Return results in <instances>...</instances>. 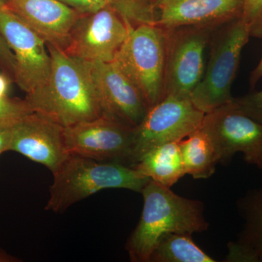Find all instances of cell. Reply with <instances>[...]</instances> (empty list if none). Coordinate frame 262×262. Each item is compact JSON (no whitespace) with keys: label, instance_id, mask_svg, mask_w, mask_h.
I'll use <instances>...</instances> for the list:
<instances>
[{"label":"cell","instance_id":"21","mask_svg":"<svg viewBox=\"0 0 262 262\" xmlns=\"http://www.w3.org/2000/svg\"><path fill=\"white\" fill-rule=\"evenodd\" d=\"M32 113L34 111L27 100L5 98L0 101V125L15 123Z\"/></svg>","mask_w":262,"mask_h":262},{"label":"cell","instance_id":"12","mask_svg":"<svg viewBox=\"0 0 262 262\" xmlns=\"http://www.w3.org/2000/svg\"><path fill=\"white\" fill-rule=\"evenodd\" d=\"M127 34L123 20L107 6L81 15L71 32L65 53L84 61L112 62Z\"/></svg>","mask_w":262,"mask_h":262},{"label":"cell","instance_id":"6","mask_svg":"<svg viewBox=\"0 0 262 262\" xmlns=\"http://www.w3.org/2000/svg\"><path fill=\"white\" fill-rule=\"evenodd\" d=\"M164 29L165 96L190 98L204 75L205 52L216 29L196 26Z\"/></svg>","mask_w":262,"mask_h":262},{"label":"cell","instance_id":"4","mask_svg":"<svg viewBox=\"0 0 262 262\" xmlns=\"http://www.w3.org/2000/svg\"><path fill=\"white\" fill-rule=\"evenodd\" d=\"M212 36L211 56L204 75L190 98L194 106L205 114L233 101L231 89L243 50L251 37L242 18L222 26Z\"/></svg>","mask_w":262,"mask_h":262},{"label":"cell","instance_id":"19","mask_svg":"<svg viewBox=\"0 0 262 262\" xmlns=\"http://www.w3.org/2000/svg\"><path fill=\"white\" fill-rule=\"evenodd\" d=\"M216 261L196 246L191 234L166 233L158 239L149 262Z\"/></svg>","mask_w":262,"mask_h":262},{"label":"cell","instance_id":"16","mask_svg":"<svg viewBox=\"0 0 262 262\" xmlns=\"http://www.w3.org/2000/svg\"><path fill=\"white\" fill-rule=\"evenodd\" d=\"M244 221L237 238L227 245V262H262V187L250 189L237 201Z\"/></svg>","mask_w":262,"mask_h":262},{"label":"cell","instance_id":"2","mask_svg":"<svg viewBox=\"0 0 262 262\" xmlns=\"http://www.w3.org/2000/svg\"><path fill=\"white\" fill-rule=\"evenodd\" d=\"M141 193L144 199L142 213L126 245L131 261L149 262L155 245L163 234L192 235L209 227L201 201L179 196L151 179Z\"/></svg>","mask_w":262,"mask_h":262},{"label":"cell","instance_id":"28","mask_svg":"<svg viewBox=\"0 0 262 262\" xmlns=\"http://www.w3.org/2000/svg\"><path fill=\"white\" fill-rule=\"evenodd\" d=\"M18 258L13 257L0 249V262H16Z\"/></svg>","mask_w":262,"mask_h":262},{"label":"cell","instance_id":"13","mask_svg":"<svg viewBox=\"0 0 262 262\" xmlns=\"http://www.w3.org/2000/svg\"><path fill=\"white\" fill-rule=\"evenodd\" d=\"M8 151H15L56 172L70 156L63 127L37 113L13 124Z\"/></svg>","mask_w":262,"mask_h":262},{"label":"cell","instance_id":"23","mask_svg":"<svg viewBox=\"0 0 262 262\" xmlns=\"http://www.w3.org/2000/svg\"><path fill=\"white\" fill-rule=\"evenodd\" d=\"M232 101L243 113L262 123V90L234 98Z\"/></svg>","mask_w":262,"mask_h":262},{"label":"cell","instance_id":"27","mask_svg":"<svg viewBox=\"0 0 262 262\" xmlns=\"http://www.w3.org/2000/svg\"><path fill=\"white\" fill-rule=\"evenodd\" d=\"M9 80L6 75L0 74V101L8 98Z\"/></svg>","mask_w":262,"mask_h":262},{"label":"cell","instance_id":"24","mask_svg":"<svg viewBox=\"0 0 262 262\" xmlns=\"http://www.w3.org/2000/svg\"><path fill=\"white\" fill-rule=\"evenodd\" d=\"M82 15L95 13L108 6L113 0H59Z\"/></svg>","mask_w":262,"mask_h":262},{"label":"cell","instance_id":"7","mask_svg":"<svg viewBox=\"0 0 262 262\" xmlns=\"http://www.w3.org/2000/svg\"><path fill=\"white\" fill-rule=\"evenodd\" d=\"M205 115L190 98L165 96L149 108L142 122L134 129L131 165L153 148L182 141L199 130Z\"/></svg>","mask_w":262,"mask_h":262},{"label":"cell","instance_id":"30","mask_svg":"<svg viewBox=\"0 0 262 262\" xmlns=\"http://www.w3.org/2000/svg\"><path fill=\"white\" fill-rule=\"evenodd\" d=\"M155 1H156V0H155Z\"/></svg>","mask_w":262,"mask_h":262},{"label":"cell","instance_id":"14","mask_svg":"<svg viewBox=\"0 0 262 262\" xmlns=\"http://www.w3.org/2000/svg\"><path fill=\"white\" fill-rule=\"evenodd\" d=\"M5 8L24 20L46 45L63 52L82 15L59 0H8Z\"/></svg>","mask_w":262,"mask_h":262},{"label":"cell","instance_id":"3","mask_svg":"<svg viewBox=\"0 0 262 262\" xmlns=\"http://www.w3.org/2000/svg\"><path fill=\"white\" fill-rule=\"evenodd\" d=\"M53 175L46 210L55 213H61L77 202L104 189L141 192L150 180L131 165L72 154Z\"/></svg>","mask_w":262,"mask_h":262},{"label":"cell","instance_id":"29","mask_svg":"<svg viewBox=\"0 0 262 262\" xmlns=\"http://www.w3.org/2000/svg\"><path fill=\"white\" fill-rule=\"evenodd\" d=\"M8 2V0H0V8H2V7H5V5H6Z\"/></svg>","mask_w":262,"mask_h":262},{"label":"cell","instance_id":"1","mask_svg":"<svg viewBox=\"0 0 262 262\" xmlns=\"http://www.w3.org/2000/svg\"><path fill=\"white\" fill-rule=\"evenodd\" d=\"M47 47L51 58L47 82L26 98L34 113L63 127L101 116L87 62L48 45Z\"/></svg>","mask_w":262,"mask_h":262},{"label":"cell","instance_id":"18","mask_svg":"<svg viewBox=\"0 0 262 262\" xmlns=\"http://www.w3.org/2000/svg\"><path fill=\"white\" fill-rule=\"evenodd\" d=\"M185 174L194 179L210 178L215 173L218 156L213 141L200 128L179 141Z\"/></svg>","mask_w":262,"mask_h":262},{"label":"cell","instance_id":"17","mask_svg":"<svg viewBox=\"0 0 262 262\" xmlns=\"http://www.w3.org/2000/svg\"><path fill=\"white\" fill-rule=\"evenodd\" d=\"M134 167L144 177L168 188L186 175L179 141L167 143L153 148Z\"/></svg>","mask_w":262,"mask_h":262},{"label":"cell","instance_id":"10","mask_svg":"<svg viewBox=\"0 0 262 262\" xmlns=\"http://www.w3.org/2000/svg\"><path fill=\"white\" fill-rule=\"evenodd\" d=\"M134 129L101 115L94 120L63 127V134L70 154L131 165Z\"/></svg>","mask_w":262,"mask_h":262},{"label":"cell","instance_id":"8","mask_svg":"<svg viewBox=\"0 0 262 262\" xmlns=\"http://www.w3.org/2000/svg\"><path fill=\"white\" fill-rule=\"evenodd\" d=\"M201 128L213 141L219 163L227 164L239 152L246 163L262 170V123L233 101L206 113Z\"/></svg>","mask_w":262,"mask_h":262},{"label":"cell","instance_id":"22","mask_svg":"<svg viewBox=\"0 0 262 262\" xmlns=\"http://www.w3.org/2000/svg\"><path fill=\"white\" fill-rule=\"evenodd\" d=\"M243 20L251 37L262 38V0H244Z\"/></svg>","mask_w":262,"mask_h":262},{"label":"cell","instance_id":"11","mask_svg":"<svg viewBox=\"0 0 262 262\" xmlns=\"http://www.w3.org/2000/svg\"><path fill=\"white\" fill-rule=\"evenodd\" d=\"M87 63L101 115L137 127L150 108L139 89L114 61Z\"/></svg>","mask_w":262,"mask_h":262},{"label":"cell","instance_id":"9","mask_svg":"<svg viewBox=\"0 0 262 262\" xmlns=\"http://www.w3.org/2000/svg\"><path fill=\"white\" fill-rule=\"evenodd\" d=\"M0 34L14 55L13 78L20 89L29 95L42 88L51 67L44 39L5 7L0 8Z\"/></svg>","mask_w":262,"mask_h":262},{"label":"cell","instance_id":"26","mask_svg":"<svg viewBox=\"0 0 262 262\" xmlns=\"http://www.w3.org/2000/svg\"><path fill=\"white\" fill-rule=\"evenodd\" d=\"M262 77V57L258 62L257 66L255 67L254 70L251 72V75L250 76V84L251 87H254L258 81L261 80Z\"/></svg>","mask_w":262,"mask_h":262},{"label":"cell","instance_id":"20","mask_svg":"<svg viewBox=\"0 0 262 262\" xmlns=\"http://www.w3.org/2000/svg\"><path fill=\"white\" fill-rule=\"evenodd\" d=\"M108 6L123 20L128 30L158 25L160 13L155 0H113Z\"/></svg>","mask_w":262,"mask_h":262},{"label":"cell","instance_id":"5","mask_svg":"<svg viewBox=\"0 0 262 262\" xmlns=\"http://www.w3.org/2000/svg\"><path fill=\"white\" fill-rule=\"evenodd\" d=\"M113 61L139 89L149 107L165 97V29L158 26L130 29Z\"/></svg>","mask_w":262,"mask_h":262},{"label":"cell","instance_id":"15","mask_svg":"<svg viewBox=\"0 0 262 262\" xmlns=\"http://www.w3.org/2000/svg\"><path fill=\"white\" fill-rule=\"evenodd\" d=\"M158 27L196 26L217 29L241 18L244 0H156Z\"/></svg>","mask_w":262,"mask_h":262},{"label":"cell","instance_id":"25","mask_svg":"<svg viewBox=\"0 0 262 262\" xmlns=\"http://www.w3.org/2000/svg\"><path fill=\"white\" fill-rule=\"evenodd\" d=\"M13 124L14 123L0 125V155L5 151H8L10 139H11Z\"/></svg>","mask_w":262,"mask_h":262}]
</instances>
